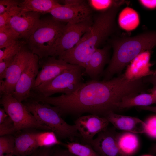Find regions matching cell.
I'll list each match as a JSON object with an SVG mask.
<instances>
[{"label": "cell", "mask_w": 156, "mask_h": 156, "mask_svg": "<svg viewBox=\"0 0 156 156\" xmlns=\"http://www.w3.org/2000/svg\"><path fill=\"white\" fill-rule=\"evenodd\" d=\"M20 2L15 0H0V14L9 11L14 6L18 5Z\"/></svg>", "instance_id": "obj_33"}, {"label": "cell", "mask_w": 156, "mask_h": 156, "mask_svg": "<svg viewBox=\"0 0 156 156\" xmlns=\"http://www.w3.org/2000/svg\"><path fill=\"white\" fill-rule=\"evenodd\" d=\"M38 153L36 151L35 152L29 156H38Z\"/></svg>", "instance_id": "obj_43"}, {"label": "cell", "mask_w": 156, "mask_h": 156, "mask_svg": "<svg viewBox=\"0 0 156 156\" xmlns=\"http://www.w3.org/2000/svg\"><path fill=\"white\" fill-rule=\"evenodd\" d=\"M141 156H153L150 155H149V154H146V155H142Z\"/></svg>", "instance_id": "obj_45"}, {"label": "cell", "mask_w": 156, "mask_h": 156, "mask_svg": "<svg viewBox=\"0 0 156 156\" xmlns=\"http://www.w3.org/2000/svg\"><path fill=\"white\" fill-rule=\"evenodd\" d=\"M150 51H145L138 56L130 63L124 73L128 78L138 79L149 75L153 73L150 70L152 63L150 62Z\"/></svg>", "instance_id": "obj_18"}, {"label": "cell", "mask_w": 156, "mask_h": 156, "mask_svg": "<svg viewBox=\"0 0 156 156\" xmlns=\"http://www.w3.org/2000/svg\"><path fill=\"white\" fill-rule=\"evenodd\" d=\"M15 139L12 135L0 136V155L5 154H13Z\"/></svg>", "instance_id": "obj_29"}, {"label": "cell", "mask_w": 156, "mask_h": 156, "mask_svg": "<svg viewBox=\"0 0 156 156\" xmlns=\"http://www.w3.org/2000/svg\"><path fill=\"white\" fill-rule=\"evenodd\" d=\"M116 139L119 148L125 155L132 156L138 151L139 141L134 133L129 132L117 133Z\"/></svg>", "instance_id": "obj_21"}, {"label": "cell", "mask_w": 156, "mask_h": 156, "mask_svg": "<svg viewBox=\"0 0 156 156\" xmlns=\"http://www.w3.org/2000/svg\"><path fill=\"white\" fill-rule=\"evenodd\" d=\"M40 14L33 12H23L21 9L11 17L8 22L9 27L19 38L27 40L38 27L40 20Z\"/></svg>", "instance_id": "obj_13"}, {"label": "cell", "mask_w": 156, "mask_h": 156, "mask_svg": "<svg viewBox=\"0 0 156 156\" xmlns=\"http://www.w3.org/2000/svg\"><path fill=\"white\" fill-rule=\"evenodd\" d=\"M110 47L108 46L101 49L97 48L84 67L85 73L91 80L99 81L103 75L104 68L109 62Z\"/></svg>", "instance_id": "obj_16"}, {"label": "cell", "mask_w": 156, "mask_h": 156, "mask_svg": "<svg viewBox=\"0 0 156 156\" xmlns=\"http://www.w3.org/2000/svg\"><path fill=\"white\" fill-rule=\"evenodd\" d=\"M120 7L114 6L98 15L89 30L78 43L58 58L68 63L84 68L98 47L112 33L115 27L116 16Z\"/></svg>", "instance_id": "obj_2"}, {"label": "cell", "mask_w": 156, "mask_h": 156, "mask_svg": "<svg viewBox=\"0 0 156 156\" xmlns=\"http://www.w3.org/2000/svg\"><path fill=\"white\" fill-rule=\"evenodd\" d=\"M93 23L91 18L77 23H68L60 37L52 46L48 56L58 57L74 47Z\"/></svg>", "instance_id": "obj_8"}, {"label": "cell", "mask_w": 156, "mask_h": 156, "mask_svg": "<svg viewBox=\"0 0 156 156\" xmlns=\"http://www.w3.org/2000/svg\"><path fill=\"white\" fill-rule=\"evenodd\" d=\"M39 64L41 69L39 72L32 89L52 80L65 71L77 66L51 56L39 59Z\"/></svg>", "instance_id": "obj_12"}, {"label": "cell", "mask_w": 156, "mask_h": 156, "mask_svg": "<svg viewBox=\"0 0 156 156\" xmlns=\"http://www.w3.org/2000/svg\"><path fill=\"white\" fill-rule=\"evenodd\" d=\"M112 57L104 71L103 80H109L121 72L142 53L156 46V31L144 32L132 37L119 38L112 42Z\"/></svg>", "instance_id": "obj_3"}, {"label": "cell", "mask_w": 156, "mask_h": 156, "mask_svg": "<svg viewBox=\"0 0 156 156\" xmlns=\"http://www.w3.org/2000/svg\"><path fill=\"white\" fill-rule=\"evenodd\" d=\"M84 73V68L77 66L65 71L52 80L32 89V96L48 97L57 93L70 94L84 83L83 77Z\"/></svg>", "instance_id": "obj_6"}, {"label": "cell", "mask_w": 156, "mask_h": 156, "mask_svg": "<svg viewBox=\"0 0 156 156\" xmlns=\"http://www.w3.org/2000/svg\"><path fill=\"white\" fill-rule=\"evenodd\" d=\"M118 23L123 29L128 31L133 30L138 26L139 23L138 15L133 9L127 7L120 13Z\"/></svg>", "instance_id": "obj_23"}, {"label": "cell", "mask_w": 156, "mask_h": 156, "mask_svg": "<svg viewBox=\"0 0 156 156\" xmlns=\"http://www.w3.org/2000/svg\"><path fill=\"white\" fill-rule=\"evenodd\" d=\"M148 91L153 95L156 98V85L153 86V88L148 89Z\"/></svg>", "instance_id": "obj_41"}, {"label": "cell", "mask_w": 156, "mask_h": 156, "mask_svg": "<svg viewBox=\"0 0 156 156\" xmlns=\"http://www.w3.org/2000/svg\"><path fill=\"white\" fill-rule=\"evenodd\" d=\"M24 103L28 111L37 120L49 128L58 138L68 139L73 142L81 136L75 125L67 123L62 118L58 109L50 105L39 102L32 98Z\"/></svg>", "instance_id": "obj_4"}, {"label": "cell", "mask_w": 156, "mask_h": 156, "mask_svg": "<svg viewBox=\"0 0 156 156\" xmlns=\"http://www.w3.org/2000/svg\"><path fill=\"white\" fill-rule=\"evenodd\" d=\"M139 109L142 110L150 111L156 113V106H146L138 107Z\"/></svg>", "instance_id": "obj_39"}, {"label": "cell", "mask_w": 156, "mask_h": 156, "mask_svg": "<svg viewBox=\"0 0 156 156\" xmlns=\"http://www.w3.org/2000/svg\"><path fill=\"white\" fill-rule=\"evenodd\" d=\"M66 25L53 17L41 19L36 29L27 40L30 50L39 59L49 57L51 48L61 36Z\"/></svg>", "instance_id": "obj_5"}, {"label": "cell", "mask_w": 156, "mask_h": 156, "mask_svg": "<svg viewBox=\"0 0 156 156\" xmlns=\"http://www.w3.org/2000/svg\"><path fill=\"white\" fill-rule=\"evenodd\" d=\"M50 156H77L73 154L67 149L55 148L52 149Z\"/></svg>", "instance_id": "obj_35"}, {"label": "cell", "mask_w": 156, "mask_h": 156, "mask_svg": "<svg viewBox=\"0 0 156 156\" xmlns=\"http://www.w3.org/2000/svg\"><path fill=\"white\" fill-rule=\"evenodd\" d=\"M145 123V133L151 138H156V115L148 118Z\"/></svg>", "instance_id": "obj_32"}, {"label": "cell", "mask_w": 156, "mask_h": 156, "mask_svg": "<svg viewBox=\"0 0 156 156\" xmlns=\"http://www.w3.org/2000/svg\"><path fill=\"white\" fill-rule=\"evenodd\" d=\"M35 138L38 147L51 148L63 144L59 140L55 133L52 131L36 133Z\"/></svg>", "instance_id": "obj_25"}, {"label": "cell", "mask_w": 156, "mask_h": 156, "mask_svg": "<svg viewBox=\"0 0 156 156\" xmlns=\"http://www.w3.org/2000/svg\"><path fill=\"white\" fill-rule=\"evenodd\" d=\"M88 4L93 9L101 12L107 10L113 7L120 6L125 3L123 0H90Z\"/></svg>", "instance_id": "obj_26"}, {"label": "cell", "mask_w": 156, "mask_h": 156, "mask_svg": "<svg viewBox=\"0 0 156 156\" xmlns=\"http://www.w3.org/2000/svg\"><path fill=\"white\" fill-rule=\"evenodd\" d=\"M139 2L145 8L150 10L156 9V0H139Z\"/></svg>", "instance_id": "obj_37"}, {"label": "cell", "mask_w": 156, "mask_h": 156, "mask_svg": "<svg viewBox=\"0 0 156 156\" xmlns=\"http://www.w3.org/2000/svg\"><path fill=\"white\" fill-rule=\"evenodd\" d=\"M109 123L104 117L90 114L79 117L75 125L81 136V140L85 143L107 128Z\"/></svg>", "instance_id": "obj_15"}, {"label": "cell", "mask_w": 156, "mask_h": 156, "mask_svg": "<svg viewBox=\"0 0 156 156\" xmlns=\"http://www.w3.org/2000/svg\"><path fill=\"white\" fill-rule=\"evenodd\" d=\"M52 10L49 13L54 19L67 23H77L91 18L90 7L83 0H66Z\"/></svg>", "instance_id": "obj_9"}, {"label": "cell", "mask_w": 156, "mask_h": 156, "mask_svg": "<svg viewBox=\"0 0 156 156\" xmlns=\"http://www.w3.org/2000/svg\"><path fill=\"white\" fill-rule=\"evenodd\" d=\"M151 75L142 78L143 82L146 84L150 83L153 86L156 85V68Z\"/></svg>", "instance_id": "obj_36"}, {"label": "cell", "mask_w": 156, "mask_h": 156, "mask_svg": "<svg viewBox=\"0 0 156 156\" xmlns=\"http://www.w3.org/2000/svg\"><path fill=\"white\" fill-rule=\"evenodd\" d=\"M14 155L12 153L6 154L5 155H0V156H14Z\"/></svg>", "instance_id": "obj_44"}, {"label": "cell", "mask_w": 156, "mask_h": 156, "mask_svg": "<svg viewBox=\"0 0 156 156\" xmlns=\"http://www.w3.org/2000/svg\"><path fill=\"white\" fill-rule=\"evenodd\" d=\"M69 151L77 156H100L90 145L74 142L62 144Z\"/></svg>", "instance_id": "obj_24"}, {"label": "cell", "mask_w": 156, "mask_h": 156, "mask_svg": "<svg viewBox=\"0 0 156 156\" xmlns=\"http://www.w3.org/2000/svg\"><path fill=\"white\" fill-rule=\"evenodd\" d=\"M117 134L114 128L107 127L99 133L96 138L85 144L90 145L100 156H126L118 146Z\"/></svg>", "instance_id": "obj_14"}, {"label": "cell", "mask_w": 156, "mask_h": 156, "mask_svg": "<svg viewBox=\"0 0 156 156\" xmlns=\"http://www.w3.org/2000/svg\"><path fill=\"white\" fill-rule=\"evenodd\" d=\"M52 149L51 148H44L38 153V156H50Z\"/></svg>", "instance_id": "obj_38"}, {"label": "cell", "mask_w": 156, "mask_h": 156, "mask_svg": "<svg viewBox=\"0 0 156 156\" xmlns=\"http://www.w3.org/2000/svg\"><path fill=\"white\" fill-rule=\"evenodd\" d=\"M0 104L12 120L18 131L28 128H37L51 131L28 111L25 106L12 94L1 95Z\"/></svg>", "instance_id": "obj_7"}, {"label": "cell", "mask_w": 156, "mask_h": 156, "mask_svg": "<svg viewBox=\"0 0 156 156\" xmlns=\"http://www.w3.org/2000/svg\"><path fill=\"white\" fill-rule=\"evenodd\" d=\"M32 54L30 50L24 47L14 56L7 70L5 80H0V91L1 95L12 94L16 84Z\"/></svg>", "instance_id": "obj_10"}, {"label": "cell", "mask_w": 156, "mask_h": 156, "mask_svg": "<svg viewBox=\"0 0 156 156\" xmlns=\"http://www.w3.org/2000/svg\"><path fill=\"white\" fill-rule=\"evenodd\" d=\"M25 42L18 40L11 45L0 49V61L12 58L17 54L24 47Z\"/></svg>", "instance_id": "obj_28"}, {"label": "cell", "mask_w": 156, "mask_h": 156, "mask_svg": "<svg viewBox=\"0 0 156 156\" xmlns=\"http://www.w3.org/2000/svg\"><path fill=\"white\" fill-rule=\"evenodd\" d=\"M36 133L27 132L15 138L13 154L16 156H30L36 151L38 146L35 138Z\"/></svg>", "instance_id": "obj_19"}, {"label": "cell", "mask_w": 156, "mask_h": 156, "mask_svg": "<svg viewBox=\"0 0 156 156\" xmlns=\"http://www.w3.org/2000/svg\"><path fill=\"white\" fill-rule=\"evenodd\" d=\"M57 1L54 0H25L20 2L18 6L23 12H33L45 14L60 6Z\"/></svg>", "instance_id": "obj_20"}, {"label": "cell", "mask_w": 156, "mask_h": 156, "mask_svg": "<svg viewBox=\"0 0 156 156\" xmlns=\"http://www.w3.org/2000/svg\"><path fill=\"white\" fill-rule=\"evenodd\" d=\"M8 116L3 108L0 109V124Z\"/></svg>", "instance_id": "obj_40"}, {"label": "cell", "mask_w": 156, "mask_h": 156, "mask_svg": "<svg viewBox=\"0 0 156 156\" xmlns=\"http://www.w3.org/2000/svg\"><path fill=\"white\" fill-rule=\"evenodd\" d=\"M145 90L141 79H129L123 73L108 81H88L70 94L40 96L38 100L56 107L61 116L79 117L89 113L105 117L109 112L118 110L116 105L124 98L137 95Z\"/></svg>", "instance_id": "obj_1"}, {"label": "cell", "mask_w": 156, "mask_h": 156, "mask_svg": "<svg viewBox=\"0 0 156 156\" xmlns=\"http://www.w3.org/2000/svg\"><path fill=\"white\" fill-rule=\"evenodd\" d=\"M18 5L12 8L9 11L0 14V30L9 27L8 22L11 17L20 10Z\"/></svg>", "instance_id": "obj_31"}, {"label": "cell", "mask_w": 156, "mask_h": 156, "mask_svg": "<svg viewBox=\"0 0 156 156\" xmlns=\"http://www.w3.org/2000/svg\"><path fill=\"white\" fill-rule=\"evenodd\" d=\"M156 103V98L151 93H143L137 95L124 98L116 105L118 110L134 106H146Z\"/></svg>", "instance_id": "obj_22"}, {"label": "cell", "mask_w": 156, "mask_h": 156, "mask_svg": "<svg viewBox=\"0 0 156 156\" xmlns=\"http://www.w3.org/2000/svg\"><path fill=\"white\" fill-rule=\"evenodd\" d=\"M114 127L134 133H145V123L136 117L121 115L113 112L105 117Z\"/></svg>", "instance_id": "obj_17"}, {"label": "cell", "mask_w": 156, "mask_h": 156, "mask_svg": "<svg viewBox=\"0 0 156 156\" xmlns=\"http://www.w3.org/2000/svg\"><path fill=\"white\" fill-rule=\"evenodd\" d=\"M14 57L0 61V80L5 78L7 70L12 62Z\"/></svg>", "instance_id": "obj_34"}, {"label": "cell", "mask_w": 156, "mask_h": 156, "mask_svg": "<svg viewBox=\"0 0 156 156\" xmlns=\"http://www.w3.org/2000/svg\"><path fill=\"white\" fill-rule=\"evenodd\" d=\"M150 152L153 154H156V143L153 145L150 148Z\"/></svg>", "instance_id": "obj_42"}, {"label": "cell", "mask_w": 156, "mask_h": 156, "mask_svg": "<svg viewBox=\"0 0 156 156\" xmlns=\"http://www.w3.org/2000/svg\"><path fill=\"white\" fill-rule=\"evenodd\" d=\"M17 131L13 122L9 116L0 124V136L12 135Z\"/></svg>", "instance_id": "obj_30"}, {"label": "cell", "mask_w": 156, "mask_h": 156, "mask_svg": "<svg viewBox=\"0 0 156 156\" xmlns=\"http://www.w3.org/2000/svg\"><path fill=\"white\" fill-rule=\"evenodd\" d=\"M39 58L32 54L15 86L13 96L20 102L25 101L31 96V91L39 73Z\"/></svg>", "instance_id": "obj_11"}, {"label": "cell", "mask_w": 156, "mask_h": 156, "mask_svg": "<svg viewBox=\"0 0 156 156\" xmlns=\"http://www.w3.org/2000/svg\"><path fill=\"white\" fill-rule=\"evenodd\" d=\"M19 38L18 36L10 27L0 30V49L11 45Z\"/></svg>", "instance_id": "obj_27"}]
</instances>
